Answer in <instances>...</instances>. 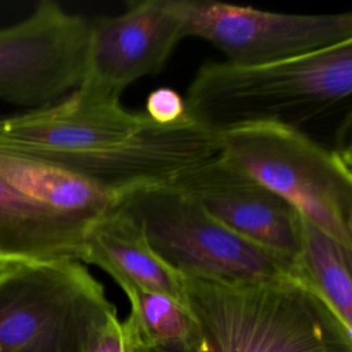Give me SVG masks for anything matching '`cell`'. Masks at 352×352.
I'll use <instances>...</instances> for the list:
<instances>
[{"label": "cell", "mask_w": 352, "mask_h": 352, "mask_svg": "<svg viewBox=\"0 0 352 352\" xmlns=\"http://www.w3.org/2000/svg\"><path fill=\"white\" fill-rule=\"evenodd\" d=\"M0 139L113 195L168 184L220 151L219 133L188 117L161 125L120 100H95L77 91L54 104L0 117Z\"/></svg>", "instance_id": "6da1fadb"}, {"label": "cell", "mask_w": 352, "mask_h": 352, "mask_svg": "<svg viewBox=\"0 0 352 352\" xmlns=\"http://www.w3.org/2000/svg\"><path fill=\"white\" fill-rule=\"evenodd\" d=\"M351 94L352 41H345L265 65L208 62L190 82L184 103L187 117L214 133L253 124L301 129L348 104Z\"/></svg>", "instance_id": "7a4b0ae2"}, {"label": "cell", "mask_w": 352, "mask_h": 352, "mask_svg": "<svg viewBox=\"0 0 352 352\" xmlns=\"http://www.w3.org/2000/svg\"><path fill=\"white\" fill-rule=\"evenodd\" d=\"M195 352H352V330L297 278L224 283L183 276Z\"/></svg>", "instance_id": "3957f363"}, {"label": "cell", "mask_w": 352, "mask_h": 352, "mask_svg": "<svg viewBox=\"0 0 352 352\" xmlns=\"http://www.w3.org/2000/svg\"><path fill=\"white\" fill-rule=\"evenodd\" d=\"M219 154L352 249L349 150L329 148L301 129L253 124L219 133Z\"/></svg>", "instance_id": "277c9868"}, {"label": "cell", "mask_w": 352, "mask_h": 352, "mask_svg": "<svg viewBox=\"0 0 352 352\" xmlns=\"http://www.w3.org/2000/svg\"><path fill=\"white\" fill-rule=\"evenodd\" d=\"M114 208L138 224L153 252L182 276L224 283L296 278L292 263L238 236L170 184L121 191Z\"/></svg>", "instance_id": "5b68a950"}, {"label": "cell", "mask_w": 352, "mask_h": 352, "mask_svg": "<svg viewBox=\"0 0 352 352\" xmlns=\"http://www.w3.org/2000/svg\"><path fill=\"white\" fill-rule=\"evenodd\" d=\"M114 315L103 285L81 261L0 270V352H87Z\"/></svg>", "instance_id": "8992f818"}, {"label": "cell", "mask_w": 352, "mask_h": 352, "mask_svg": "<svg viewBox=\"0 0 352 352\" xmlns=\"http://www.w3.org/2000/svg\"><path fill=\"white\" fill-rule=\"evenodd\" d=\"M89 21L43 0L0 29V100L28 110L54 104L82 81Z\"/></svg>", "instance_id": "52a82bcc"}, {"label": "cell", "mask_w": 352, "mask_h": 352, "mask_svg": "<svg viewBox=\"0 0 352 352\" xmlns=\"http://www.w3.org/2000/svg\"><path fill=\"white\" fill-rule=\"evenodd\" d=\"M186 37L221 51L227 62L254 66L352 41V14H280L210 0H177Z\"/></svg>", "instance_id": "ba28073f"}, {"label": "cell", "mask_w": 352, "mask_h": 352, "mask_svg": "<svg viewBox=\"0 0 352 352\" xmlns=\"http://www.w3.org/2000/svg\"><path fill=\"white\" fill-rule=\"evenodd\" d=\"M184 37L177 0L128 1L124 12L89 22L85 73L74 91L120 100L129 84L158 74Z\"/></svg>", "instance_id": "9c48e42d"}, {"label": "cell", "mask_w": 352, "mask_h": 352, "mask_svg": "<svg viewBox=\"0 0 352 352\" xmlns=\"http://www.w3.org/2000/svg\"><path fill=\"white\" fill-rule=\"evenodd\" d=\"M168 184L238 236L296 264L301 239L298 212L220 154Z\"/></svg>", "instance_id": "30bf717a"}, {"label": "cell", "mask_w": 352, "mask_h": 352, "mask_svg": "<svg viewBox=\"0 0 352 352\" xmlns=\"http://www.w3.org/2000/svg\"><path fill=\"white\" fill-rule=\"evenodd\" d=\"M94 226L45 205L0 176V270L19 263H82Z\"/></svg>", "instance_id": "8fae6325"}, {"label": "cell", "mask_w": 352, "mask_h": 352, "mask_svg": "<svg viewBox=\"0 0 352 352\" xmlns=\"http://www.w3.org/2000/svg\"><path fill=\"white\" fill-rule=\"evenodd\" d=\"M82 263L98 265L117 285L131 283L186 305L183 276L153 252L138 224L114 206L89 231Z\"/></svg>", "instance_id": "7c38bea8"}, {"label": "cell", "mask_w": 352, "mask_h": 352, "mask_svg": "<svg viewBox=\"0 0 352 352\" xmlns=\"http://www.w3.org/2000/svg\"><path fill=\"white\" fill-rule=\"evenodd\" d=\"M0 176L45 205L91 224L114 206L113 194L1 139Z\"/></svg>", "instance_id": "4fadbf2b"}, {"label": "cell", "mask_w": 352, "mask_h": 352, "mask_svg": "<svg viewBox=\"0 0 352 352\" xmlns=\"http://www.w3.org/2000/svg\"><path fill=\"white\" fill-rule=\"evenodd\" d=\"M296 278L352 330V249L301 217Z\"/></svg>", "instance_id": "5bb4252c"}, {"label": "cell", "mask_w": 352, "mask_h": 352, "mask_svg": "<svg viewBox=\"0 0 352 352\" xmlns=\"http://www.w3.org/2000/svg\"><path fill=\"white\" fill-rule=\"evenodd\" d=\"M125 293L132 320L146 342L176 351L195 352L199 333L188 308L172 297L131 283L118 285Z\"/></svg>", "instance_id": "9a60e30c"}, {"label": "cell", "mask_w": 352, "mask_h": 352, "mask_svg": "<svg viewBox=\"0 0 352 352\" xmlns=\"http://www.w3.org/2000/svg\"><path fill=\"white\" fill-rule=\"evenodd\" d=\"M146 114L150 120L161 125L180 122L187 118L184 98L172 88H157L146 99Z\"/></svg>", "instance_id": "2e32d148"}, {"label": "cell", "mask_w": 352, "mask_h": 352, "mask_svg": "<svg viewBox=\"0 0 352 352\" xmlns=\"http://www.w3.org/2000/svg\"><path fill=\"white\" fill-rule=\"evenodd\" d=\"M125 333L118 315L111 316L91 341L87 352H125Z\"/></svg>", "instance_id": "e0dca14e"}, {"label": "cell", "mask_w": 352, "mask_h": 352, "mask_svg": "<svg viewBox=\"0 0 352 352\" xmlns=\"http://www.w3.org/2000/svg\"><path fill=\"white\" fill-rule=\"evenodd\" d=\"M122 327H124L125 342H126L125 352H192V351H176V349L161 348V346H155L146 342L144 340H142L136 327L133 326L132 320L128 316L122 322Z\"/></svg>", "instance_id": "ac0fdd59"}]
</instances>
